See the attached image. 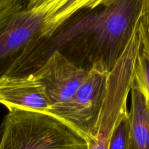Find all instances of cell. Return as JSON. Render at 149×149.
<instances>
[{
	"mask_svg": "<svg viewBox=\"0 0 149 149\" xmlns=\"http://www.w3.org/2000/svg\"><path fill=\"white\" fill-rule=\"evenodd\" d=\"M148 10L149 0H105L86 45L84 68L98 67L110 72Z\"/></svg>",
	"mask_w": 149,
	"mask_h": 149,
	"instance_id": "cell-1",
	"label": "cell"
},
{
	"mask_svg": "<svg viewBox=\"0 0 149 149\" xmlns=\"http://www.w3.org/2000/svg\"><path fill=\"white\" fill-rule=\"evenodd\" d=\"M0 128V149H88L82 136L50 114L10 108Z\"/></svg>",
	"mask_w": 149,
	"mask_h": 149,
	"instance_id": "cell-2",
	"label": "cell"
},
{
	"mask_svg": "<svg viewBox=\"0 0 149 149\" xmlns=\"http://www.w3.org/2000/svg\"><path fill=\"white\" fill-rule=\"evenodd\" d=\"M108 75V72L93 67L74 95L52 107L48 114L66 123L86 140L94 137L107 93Z\"/></svg>",
	"mask_w": 149,
	"mask_h": 149,
	"instance_id": "cell-3",
	"label": "cell"
},
{
	"mask_svg": "<svg viewBox=\"0 0 149 149\" xmlns=\"http://www.w3.org/2000/svg\"><path fill=\"white\" fill-rule=\"evenodd\" d=\"M48 19L46 12L29 8L0 15V79L27 47L42 36Z\"/></svg>",
	"mask_w": 149,
	"mask_h": 149,
	"instance_id": "cell-4",
	"label": "cell"
},
{
	"mask_svg": "<svg viewBox=\"0 0 149 149\" xmlns=\"http://www.w3.org/2000/svg\"><path fill=\"white\" fill-rule=\"evenodd\" d=\"M90 70L78 67L59 51L53 53L34 74L45 88L52 107L71 98Z\"/></svg>",
	"mask_w": 149,
	"mask_h": 149,
	"instance_id": "cell-5",
	"label": "cell"
},
{
	"mask_svg": "<svg viewBox=\"0 0 149 149\" xmlns=\"http://www.w3.org/2000/svg\"><path fill=\"white\" fill-rule=\"evenodd\" d=\"M0 104L48 114L52 109L45 88L34 74L0 79Z\"/></svg>",
	"mask_w": 149,
	"mask_h": 149,
	"instance_id": "cell-6",
	"label": "cell"
},
{
	"mask_svg": "<svg viewBox=\"0 0 149 149\" xmlns=\"http://www.w3.org/2000/svg\"><path fill=\"white\" fill-rule=\"evenodd\" d=\"M105 0H31L28 8L37 7L46 10L50 19L45 26L46 36H51L63 23L83 10L95 9Z\"/></svg>",
	"mask_w": 149,
	"mask_h": 149,
	"instance_id": "cell-7",
	"label": "cell"
},
{
	"mask_svg": "<svg viewBox=\"0 0 149 149\" xmlns=\"http://www.w3.org/2000/svg\"><path fill=\"white\" fill-rule=\"evenodd\" d=\"M130 94L131 106L128 116L131 149H149V102L134 81Z\"/></svg>",
	"mask_w": 149,
	"mask_h": 149,
	"instance_id": "cell-8",
	"label": "cell"
},
{
	"mask_svg": "<svg viewBox=\"0 0 149 149\" xmlns=\"http://www.w3.org/2000/svg\"><path fill=\"white\" fill-rule=\"evenodd\" d=\"M140 46L134 64V81L149 102V10L138 26Z\"/></svg>",
	"mask_w": 149,
	"mask_h": 149,
	"instance_id": "cell-9",
	"label": "cell"
},
{
	"mask_svg": "<svg viewBox=\"0 0 149 149\" xmlns=\"http://www.w3.org/2000/svg\"><path fill=\"white\" fill-rule=\"evenodd\" d=\"M108 149H131L128 113L120 119L116 126L110 138Z\"/></svg>",
	"mask_w": 149,
	"mask_h": 149,
	"instance_id": "cell-10",
	"label": "cell"
},
{
	"mask_svg": "<svg viewBox=\"0 0 149 149\" xmlns=\"http://www.w3.org/2000/svg\"><path fill=\"white\" fill-rule=\"evenodd\" d=\"M31 0H0V15L13 13L28 8Z\"/></svg>",
	"mask_w": 149,
	"mask_h": 149,
	"instance_id": "cell-11",
	"label": "cell"
},
{
	"mask_svg": "<svg viewBox=\"0 0 149 149\" xmlns=\"http://www.w3.org/2000/svg\"><path fill=\"white\" fill-rule=\"evenodd\" d=\"M1 137H2V130L0 128V140H1Z\"/></svg>",
	"mask_w": 149,
	"mask_h": 149,
	"instance_id": "cell-12",
	"label": "cell"
}]
</instances>
